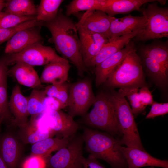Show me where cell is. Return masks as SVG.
<instances>
[{"mask_svg": "<svg viewBox=\"0 0 168 168\" xmlns=\"http://www.w3.org/2000/svg\"><path fill=\"white\" fill-rule=\"evenodd\" d=\"M42 25L47 27L51 34L49 41L54 44L57 51L75 66L78 75L83 76L87 69L82 57L76 23L60 9L55 18L43 22Z\"/></svg>", "mask_w": 168, "mask_h": 168, "instance_id": "6da1fadb", "label": "cell"}, {"mask_svg": "<svg viewBox=\"0 0 168 168\" xmlns=\"http://www.w3.org/2000/svg\"><path fill=\"white\" fill-rule=\"evenodd\" d=\"M138 55L145 75L164 92L168 86V42L154 41L142 45Z\"/></svg>", "mask_w": 168, "mask_h": 168, "instance_id": "7a4b0ae2", "label": "cell"}, {"mask_svg": "<svg viewBox=\"0 0 168 168\" xmlns=\"http://www.w3.org/2000/svg\"><path fill=\"white\" fill-rule=\"evenodd\" d=\"M87 151L97 159L107 163L111 168H128L120 150L119 140L105 132L84 128L82 135Z\"/></svg>", "mask_w": 168, "mask_h": 168, "instance_id": "3957f363", "label": "cell"}, {"mask_svg": "<svg viewBox=\"0 0 168 168\" xmlns=\"http://www.w3.org/2000/svg\"><path fill=\"white\" fill-rule=\"evenodd\" d=\"M93 107L84 117L87 128L103 131L112 136H123L116 115L113 100L109 92L101 91L95 96Z\"/></svg>", "mask_w": 168, "mask_h": 168, "instance_id": "277c9868", "label": "cell"}, {"mask_svg": "<svg viewBox=\"0 0 168 168\" xmlns=\"http://www.w3.org/2000/svg\"><path fill=\"white\" fill-rule=\"evenodd\" d=\"M135 46L104 83L110 89L148 87Z\"/></svg>", "mask_w": 168, "mask_h": 168, "instance_id": "5b68a950", "label": "cell"}, {"mask_svg": "<svg viewBox=\"0 0 168 168\" xmlns=\"http://www.w3.org/2000/svg\"><path fill=\"white\" fill-rule=\"evenodd\" d=\"M114 103L118 123L122 134L121 145L145 150L142 145L134 116L125 97L114 89L110 91Z\"/></svg>", "mask_w": 168, "mask_h": 168, "instance_id": "8992f818", "label": "cell"}, {"mask_svg": "<svg viewBox=\"0 0 168 168\" xmlns=\"http://www.w3.org/2000/svg\"><path fill=\"white\" fill-rule=\"evenodd\" d=\"M157 1L147 3L141 9L146 19L143 29L135 37L138 41H146L155 39L168 37V9L161 7Z\"/></svg>", "mask_w": 168, "mask_h": 168, "instance_id": "52a82bcc", "label": "cell"}, {"mask_svg": "<svg viewBox=\"0 0 168 168\" xmlns=\"http://www.w3.org/2000/svg\"><path fill=\"white\" fill-rule=\"evenodd\" d=\"M82 135H75L67 145L47 159V168H83Z\"/></svg>", "mask_w": 168, "mask_h": 168, "instance_id": "ba28073f", "label": "cell"}, {"mask_svg": "<svg viewBox=\"0 0 168 168\" xmlns=\"http://www.w3.org/2000/svg\"><path fill=\"white\" fill-rule=\"evenodd\" d=\"M5 58L8 65L19 62L32 66L46 65L67 60L59 56L53 48L43 45L41 42L35 43L20 52L9 54Z\"/></svg>", "mask_w": 168, "mask_h": 168, "instance_id": "9c48e42d", "label": "cell"}, {"mask_svg": "<svg viewBox=\"0 0 168 168\" xmlns=\"http://www.w3.org/2000/svg\"><path fill=\"white\" fill-rule=\"evenodd\" d=\"M92 83L89 79H84L69 84L68 106V114L73 118L84 116L95 99Z\"/></svg>", "mask_w": 168, "mask_h": 168, "instance_id": "30bf717a", "label": "cell"}, {"mask_svg": "<svg viewBox=\"0 0 168 168\" xmlns=\"http://www.w3.org/2000/svg\"><path fill=\"white\" fill-rule=\"evenodd\" d=\"M42 113L48 127L62 138L69 139L76 134L79 129L78 124L73 118L61 110Z\"/></svg>", "mask_w": 168, "mask_h": 168, "instance_id": "8fae6325", "label": "cell"}, {"mask_svg": "<svg viewBox=\"0 0 168 168\" xmlns=\"http://www.w3.org/2000/svg\"><path fill=\"white\" fill-rule=\"evenodd\" d=\"M77 27L82 57L87 68L103 46L109 42V39L102 35L88 31L80 26Z\"/></svg>", "mask_w": 168, "mask_h": 168, "instance_id": "7c38bea8", "label": "cell"}, {"mask_svg": "<svg viewBox=\"0 0 168 168\" xmlns=\"http://www.w3.org/2000/svg\"><path fill=\"white\" fill-rule=\"evenodd\" d=\"M114 17L101 10L88 11L76 25L88 31L102 35L109 40L110 26Z\"/></svg>", "mask_w": 168, "mask_h": 168, "instance_id": "4fadbf2b", "label": "cell"}, {"mask_svg": "<svg viewBox=\"0 0 168 168\" xmlns=\"http://www.w3.org/2000/svg\"><path fill=\"white\" fill-rule=\"evenodd\" d=\"M128 168H139L146 166L168 168V161L161 160L151 156L145 150L135 147L120 146Z\"/></svg>", "mask_w": 168, "mask_h": 168, "instance_id": "5bb4252c", "label": "cell"}, {"mask_svg": "<svg viewBox=\"0 0 168 168\" xmlns=\"http://www.w3.org/2000/svg\"><path fill=\"white\" fill-rule=\"evenodd\" d=\"M134 46L133 41L131 40L121 49L95 67V83L96 87L105 82L121 64L128 52Z\"/></svg>", "mask_w": 168, "mask_h": 168, "instance_id": "9a60e30c", "label": "cell"}, {"mask_svg": "<svg viewBox=\"0 0 168 168\" xmlns=\"http://www.w3.org/2000/svg\"><path fill=\"white\" fill-rule=\"evenodd\" d=\"M35 27L21 30L15 34L7 41L5 53L9 54L18 53L35 43L41 42L42 37L39 30Z\"/></svg>", "mask_w": 168, "mask_h": 168, "instance_id": "2e32d148", "label": "cell"}, {"mask_svg": "<svg viewBox=\"0 0 168 168\" xmlns=\"http://www.w3.org/2000/svg\"><path fill=\"white\" fill-rule=\"evenodd\" d=\"M10 111L14 116L12 124L20 128L27 124L28 117L27 98L21 92L18 85L13 88L8 102Z\"/></svg>", "mask_w": 168, "mask_h": 168, "instance_id": "e0dca14e", "label": "cell"}, {"mask_svg": "<svg viewBox=\"0 0 168 168\" xmlns=\"http://www.w3.org/2000/svg\"><path fill=\"white\" fill-rule=\"evenodd\" d=\"M18 141L12 134L6 133L0 136V156L8 168H17L21 157Z\"/></svg>", "mask_w": 168, "mask_h": 168, "instance_id": "ac0fdd59", "label": "cell"}, {"mask_svg": "<svg viewBox=\"0 0 168 168\" xmlns=\"http://www.w3.org/2000/svg\"><path fill=\"white\" fill-rule=\"evenodd\" d=\"M9 71L10 74L20 84L33 89H39L42 86L40 78L33 67L21 62H16Z\"/></svg>", "mask_w": 168, "mask_h": 168, "instance_id": "d6986e66", "label": "cell"}, {"mask_svg": "<svg viewBox=\"0 0 168 168\" xmlns=\"http://www.w3.org/2000/svg\"><path fill=\"white\" fill-rule=\"evenodd\" d=\"M70 67L68 60L45 65L40 77L41 83L58 84L66 82Z\"/></svg>", "mask_w": 168, "mask_h": 168, "instance_id": "ffe728a7", "label": "cell"}, {"mask_svg": "<svg viewBox=\"0 0 168 168\" xmlns=\"http://www.w3.org/2000/svg\"><path fill=\"white\" fill-rule=\"evenodd\" d=\"M139 31L120 36L105 44L99 53L91 62L88 68L95 67L124 48Z\"/></svg>", "mask_w": 168, "mask_h": 168, "instance_id": "44dd1931", "label": "cell"}, {"mask_svg": "<svg viewBox=\"0 0 168 168\" xmlns=\"http://www.w3.org/2000/svg\"><path fill=\"white\" fill-rule=\"evenodd\" d=\"M164 0H112L103 11L111 17L116 15L126 14L134 11L140 12L141 6L148 3L156 1L162 5L166 2Z\"/></svg>", "mask_w": 168, "mask_h": 168, "instance_id": "7402d4cb", "label": "cell"}, {"mask_svg": "<svg viewBox=\"0 0 168 168\" xmlns=\"http://www.w3.org/2000/svg\"><path fill=\"white\" fill-rule=\"evenodd\" d=\"M19 137L25 144H34L45 139L52 137L55 134L52 130L44 131L38 126L36 118L31 119L30 122L20 128Z\"/></svg>", "mask_w": 168, "mask_h": 168, "instance_id": "603a6c76", "label": "cell"}, {"mask_svg": "<svg viewBox=\"0 0 168 168\" xmlns=\"http://www.w3.org/2000/svg\"><path fill=\"white\" fill-rule=\"evenodd\" d=\"M69 139L60 137L45 139L32 144L31 147V153L41 156L47 160L51 156L52 152L58 151L65 147Z\"/></svg>", "mask_w": 168, "mask_h": 168, "instance_id": "cb8c5ba5", "label": "cell"}, {"mask_svg": "<svg viewBox=\"0 0 168 168\" xmlns=\"http://www.w3.org/2000/svg\"><path fill=\"white\" fill-rule=\"evenodd\" d=\"M112 0H73L67 5L66 15L70 16L83 11L100 10L103 11Z\"/></svg>", "mask_w": 168, "mask_h": 168, "instance_id": "d4e9b609", "label": "cell"}, {"mask_svg": "<svg viewBox=\"0 0 168 168\" xmlns=\"http://www.w3.org/2000/svg\"><path fill=\"white\" fill-rule=\"evenodd\" d=\"M4 12L20 16H36L37 8L31 0H8L6 1Z\"/></svg>", "mask_w": 168, "mask_h": 168, "instance_id": "484cf974", "label": "cell"}, {"mask_svg": "<svg viewBox=\"0 0 168 168\" xmlns=\"http://www.w3.org/2000/svg\"><path fill=\"white\" fill-rule=\"evenodd\" d=\"M63 0H41L37 8L36 20L46 22L54 19L57 15L59 8Z\"/></svg>", "mask_w": 168, "mask_h": 168, "instance_id": "4316f807", "label": "cell"}, {"mask_svg": "<svg viewBox=\"0 0 168 168\" xmlns=\"http://www.w3.org/2000/svg\"><path fill=\"white\" fill-rule=\"evenodd\" d=\"M46 95L44 90L33 89L27 98L28 114L35 118L43 112V103Z\"/></svg>", "mask_w": 168, "mask_h": 168, "instance_id": "83f0119b", "label": "cell"}, {"mask_svg": "<svg viewBox=\"0 0 168 168\" xmlns=\"http://www.w3.org/2000/svg\"><path fill=\"white\" fill-rule=\"evenodd\" d=\"M69 85L66 82L61 84H50L44 90L46 96L55 98L68 106Z\"/></svg>", "mask_w": 168, "mask_h": 168, "instance_id": "f1b7e54d", "label": "cell"}, {"mask_svg": "<svg viewBox=\"0 0 168 168\" xmlns=\"http://www.w3.org/2000/svg\"><path fill=\"white\" fill-rule=\"evenodd\" d=\"M6 77L0 82V117L6 123L12 124L13 119L9 107Z\"/></svg>", "mask_w": 168, "mask_h": 168, "instance_id": "f546056e", "label": "cell"}, {"mask_svg": "<svg viewBox=\"0 0 168 168\" xmlns=\"http://www.w3.org/2000/svg\"><path fill=\"white\" fill-rule=\"evenodd\" d=\"M139 89L136 88L119 89L118 91L126 97L132 106L131 110L134 116H137L146 108L141 102L139 95Z\"/></svg>", "mask_w": 168, "mask_h": 168, "instance_id": "4dcf8cb0", "label": "cell"}, {"mask_svg": "<svg viewBox=\"0 0 168 168\" xmlns=\"http://www.w3.org/2000/svg\"><path fill=\"white\" fill-rule=\"evenodd\" d=\"M34 19H36V16H20L2 11L0 12V28H12L24 22Z\"/></svg>", "mask_w": 168, "mask_h": 168, "instance_id": "1f68e13d", "label": "cell"}, {"mask_svg": "<svg viewBox=\"0 0 168 168\" xmlns=\"http://www.w3.org/2000/svg\"><path fill=\"white\" fill-rule=\"evenodd\" d=\"M118 19L133 31H138L140 32L143 29L146 23V19L144 16H134L129 15Z\"/></svg>", "mask_w": 168, "mask_h": 168, "instance_id": "d6a6232c", "label": "cell"}, {"mask_svg": "<svg viewBox=\"0 0 168 168\" xmlns=\"http://www.w3.org/2000/svg\"><path fill=\"white\" fill-rule=\"evenodd\" d=\"M31 27V24L29 21L22 23L14 27L7 28H0V44L8 41L17 32Z\"/></svg>", "mask_w": 168, "mask_h": 168, "instance_id": "836d02e7", "label": "cell"}, {"mask_svg": "<svg viewBox=\"0 0 168 168\" xmlns=\"http://www.w3.org/2000/svg\"><path fill=\"white\" fill-rule=\"evenodd\" d=\"M47 160L41 156L32 154L23 162L22 168H47Z\"/></svg>", "mask_w": 168, "mask_h": 168, "instance_id": "e575fe53", "label": "cell"}, {"mask_svg": "<svg viewBox=\"0 0 168 168\" xmlns=\"http://www.w3.org/2000/svg\"><path fill=\"white\" fill-rule=\"evenodd\" d=\"M168 113V103H159L154 101L146 119L153 118L159 116L164 115Z\"/></svg>", "mask_w": 168, "mask_h": 168, "instance_id": "d590c367", "label": "cell"}, {"mask_svg": "<svg viewBox=\"0 0 168 168\" xmlns=\"http://www.w3.org/2000/svg\"><path fill=\"white\" fill-rule=\"evenodd\" d=\"M43 105V112L50 110H60L67 106L58 99L48 96L44 98Z\"/></svg>", "mask_w": 168, "mask_h": 168, "instance_id": "8d00e7d4", "label": "cell"}, {"mask_svg": "<svg viewBox=\"0 0 168 168\" xmlns=\"http://www.w3.org/2000/svg\"><path fill=\"white\" fill-rule=\"evenodd\" d=\"M139 91V96L142 104L146 107L148 105H151L154 101L149 87H142L140 88Z\"/></svg>", "mask_w": 168, "mask_h": 168, "instance_id": "74e56055", "label": "cell"}, {"mask_svg": "<svg viewBox=\"0 0 168 168\" xmlns=\"http://www.w3.org/2000/svg\"><path fill=\"white\" fill-rule=\"evenodd\" d=\"M83 168H106L92 155L89 154L83 161Z\"/></svg>", "mask_w": 168, "mask_h": 168, "instance_id": "f35d334b", "label": "cell"}, {"mask_svg": "<svg viewBox=\"0 0 168 168\" xmlns=\"http://www.w3.org/2000/svg\"><path fill=\"white\" fill-rule=\"evenodd\" d=\"M7 65L5 58L0 59V82L7 77Z\"/></svg>", "mask_w": 168, "mask_h": 168, "instance_id": "ab89813d", "label": "cell"}, {"mask_svg": "<svg viewBox=\"0 0 168 168\" xmlns=\"http://www.w3.org/2000/svg\"><path fill=\"white\" fill-rule=\"evenodd\" d=\"M6 5V1L3 0H0V12L5 7Z\"/></svg>", "mask_w": 168, "mask_h": 168, "instance_id": "60d3db41", "label": "cell"}, {"mask_svg": "<svg viewBox=\"0 0 168 168\" xmlns=\"http://www.w3.org/2000/svg\"><path fill=\"white\" fill-rule=\"evenodd\" d=\"M0 168H8L6 163L0 156Z\"/></svg>", "mask_w": 168, "mask_h": 168, "instance_id": "b9f144b4", "label": "cell"}, {"mask_svg": "<svg viewBox=\"0 0 168 168\" xmlns=\"http://www.w3.org/2000/svg\"><path fill=\"white\" fill-rule=\"evenodd\" d=\"M3 121V119L2 118L0 117V128H1V125L2 123V122Z\"/></svg>", "mask_w": 168, "mask_h": 168, "instance_id": "7bdbcfd3", "label": "cell"}, {"mask_svg": "<svg viewBox=\"0 0 168 168\" xmlns=\"http://www.w3.org/2000/svg\"><path fill=\"white\" fill-rule=\"evenodd\" d=\"M148 168H155L154 167H148Z\"/></svg>", "mask_w": 168, "mask_h": 168, "instance_id": "ee69618b", "label": "cell"}]
</instances>
